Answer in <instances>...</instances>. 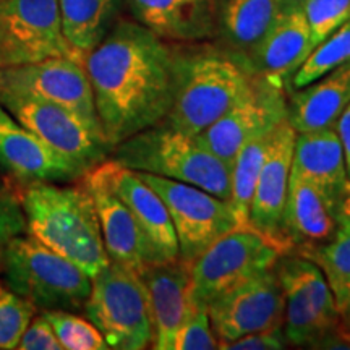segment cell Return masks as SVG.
<instances>
[{
  "instance_id": "cell-32",
  "label": "cell",
  "mask_w": 350,
  "mask_h": 350,
  "mask_svg": "<svg viewBox=\"0 0 350 350\" xmlns=\"http://www.w3.org/2000/svg\"><path fill=\"white\" fill-rule=\"evenodd\" d=\"M304 12L312 39V51L331 33L350 21V0H308Z\"/></svg>"
},
{
  "instance_id": "cell-40",
  "label": "cell",
  "mask_w": 350,
  "mask_h": 350,
  "mask_svg": "<svg viewBox=\"0 0 350 350\" xmlns=\"http://www.w3.org/2000/svg\"><path fill=\"white\" fill-rule=\"evenodd\" d=\"M340 327H342L344 334L347 336V339L350 340V301L347 305L340 310Z\"/></svg>"
},
{
  "instance_id": "cell-3",
  "label": "cell",
  "mask_w": 350,
  "mask_h": 350,
  "mask_svg": "<svg viewBox=\"0 0 350 350\" xmlns=\"http://www.w3.org/2000/svg\"><path fill=\"white\" fill-rule=\"evenodd\" d=\"M174 75L165 122L190 137H198L253 86V75L237 57L211 49L174 55Z\"/></svg>"
},
{
  "instance_id": "cell-11",
  "label": "cell",
  "mask_w": 350,
  "mask_h": 350,
  "mask_svg": "<svg viewBox=\"0 0 350 350\" xmlns=\"http://www.w3.org/2000/svg\"><path fill=\"white\" fill-rule=\"evenodd\" d=\"M0 104L57 152L88 172L106 161L111 144L68 109L36 96L0 91Z\"/></svg>"
},
{
  "instance_id": "cell-15",
  "label": "cell",
  "mask_w": 350,
  "mask_h": 350,
  "mask_svg": "<svg viewBox=\"0 0 350 350\" xmlns=\"http://www.w3.org/2000/svg\"><path fill=\"white\" fill-rule=\"evenodd\" d=\"M297 131L287 120L275 125L269 152L258 175L252 196L248 227L278 247L281 255L292 252L284 226Z\"/></svg>"
},
{
  "instance_id": "cell-20",
  "label": "cell",
  "mask_w": 350,
  "mask_h": 350,
  "mask_svg": "<svg viewBox=\"0 0 350 350\" xmlns=\"http://www.w3.org/2000/svg\"><path fill=\"white\" fill-rule=\"evenodd\" d=\"M310 52L312 39L304 12H281L268 34L240 62L252 75L282 83L288 91V81Z\"/></svg>"
},
{
  "instance_id": "cell-22",
  "label": "cell",
  "mask_w": 350,
  "mask_h": 350,
  "mask_svg": "<svg viewBox=\"0 0 350 350\" xmlns=\"http://www.w3.org/2000/svg\"><path fill=\"white\" fill-rule=\"evenodd\" d=\"M139 25L156 36L174 41H200L217 25L214 0H126Z\"/></svg>"
},
{
  "instance_id": "cell-7",
  "label": "cell",
  "mask_w": 350,
  "mask_h": 350,
  "mask_svg": "<svg viewBox=\"0 0 350 350\" xmlns=\"http://www.w3.org/2000/svg\"><path fill=\"white\" fill-rule=\"evenodd\" d=\"M284 292V334L288 344L314 347L340 326V313L325 274L308 258L288 253L274 266Z\"/></svg>"
},
{
  "instance_id": "cell-9",
  "label": "cell",
  "mask_w": 350,
  "mask_h": 350,
  "mask_svg": "<svg viewBox=\"0 0 350 350\" xmlns=\"http://www.w3.org/2000/svg\"><path fill=\"white\" fill-rule=\"evenodd\" d=\"M138 175L164 201L178 240V258L188 265L213 242L240 227L229 201L188 183L146 172Z\"/></svg>"
},
{
  "instance_id": "cell-4",
  "label": "cell",
  "mask_w": 350,
  "mask_h": 350,
  "mask_svg": "<svg viewBox=\"0 0 350 350\" xmlns=\"http://www.w3.org/2000/svg\"><path fill=\"white\" fill-rule=\"evenodd\" d=\"M112 159L126 169L195 185L230 200V169L196 137L163 120L112 148Z\"/></svg>"
},
{
  "instance_id": "cell-16",
  "label": "cell",
  "mask_w": 350,
  "mask_h": 350,
  "mask_svg": "<svg viewBox=\"0 0 350 350\" xmlns=\"http://www.w3.org/2000/svg\"><path fill=\"white\" fill-rule=\"evenodd\" d=\"M83 177V187L93 198L98 213L109 260L137 274H142L148 266L156 265L150 243L138 227L133 214L109 185L100 164L91 167Z\"/></svg>"
},
{
  "instance_id": "cell-27",
  "label": "cell",
  "mask_w": 350,
  "mask_h": 350,
  "mask_svg": "<svg viewBox=\"0 0 350 350\" xmlns=\"http://www.w3.org/2000/svg\"><path fill=\"white\" fill-rule=\"evenodd\" d=\"M279 125V124H278ZM275 129V126H274ZM274 129L253 138L239 151L230 167V206L234 209L240 227H248L252 196L255 191L258 175L261 172L271 143L274 138Z\"/></svg>"
},
{
  "instance_id": "cell-17",
  "label": "cell",
  "mask_w": 350,
  "mask_h": 350,
  "mask_svg": "<svg viewBox=\"0 0 350 350\" xmlns=\"http://www.w3.org/2000/svg\"><path fill=\"white\" fill-rule=\"evenodd\" d=\"M142 279L150 300L152 342L156 350H175L178 332L193 308L190 265L180 258L151 265Z\"/></svg>"
},
{
  "instance_id": "cell-34",
  "label": "cell",
  "mask_w": 350,
  "mask_h": 350,
  "mask_svg": "<svg viewBox=\"0 0 350 350\" xmlns=\"http://www.w3.org/2000/svg\"><path fill=\"white\" fill-rule=\"evenodd\" d=\"M26 230V217L18 201L0 187V247Z\"/></svg>"
},
{
  "instance_id": "cell-23",
  "label": "cell",
  "mask_w": 350,
  "mask_h": 350,
  "mask_svg": "<svg viewBox=\"0 0 350 350\" xmlns=\"http://www.w3.org/2000/svg\"><path fill=\"white\" fill-rule=\"evenodd\" d=\"M350 103V62L287 96V122L297 133L336 126Z\"/></svg>"
},
{
  "instance_id": "cell-18",
  "label": "cell",
  "mask_w": 350,
  "mask_h": 350,
  "mask_svg": "<svg viewBox=\"0 0 350 350\" xmlns=\"http://www.w3.org/2000/svg\"><path fill=\"white\" fill-rule=\"evenodd\" d=\"M0 165L23 182H65L86 172L36 133L21 125L0 104Z\"/></svg>"
},
{
  "instance_id": "cell-2",
  "label": "cell",
  "mask_w": 350,
  "mask_h": 350,
  "mask_svg": "<svg viewBox=\"0 0 350 350\" xmlns=\"http://www.w3.org/2000/svg\"><path fill=\"white\" fill-rule=\"evenodd\" d=\"M21 208L29 235L75 262L90 278L109 265L98 213L85 187L31 183Z\"/></svg>"
},
{
  "instance_id": "cell-14",
  "label": "cell",
  "mask_w": 350,
  "mask_h": 350,
  "mask_svg": "<svg viewBox=\"0 0 350 350\" xmlns=\"http://www.w3.org/2000/svg\"><path fill=\"white\" fill-rule=\"evenodd\" d=\"M208 313L219 349L252 332L281 329L284 292L274 268L217 295L208 304Z\"/></svg>"
},
{
  "instance_id": "cell-1",
  "label": "cell",
  "mask_w": 350,
  "mask_h": 350,
  "mask_svg": "<svg viewBox=\"0 0 350 350\" xmlns=\"http://www.w3.org/2000/svg\"><path fill=\"white\" fill-rule=\"evenodd\" d=\"M83 65L111 148L165 120L174 100V54L143 25H113Z\"/></svg>"
},
{
  "instance_id": "cell-28",
  "label": "cell",
  "mask_w": 350,
  "mask_h": 350,
  "mask_svg": "<svg viewBox=\"0 0 350 350\" xmlns=\"http://www.w3.org/2000/svg\"><path fill=\"white\" fill-rule=\"evenodd\" d=\"M295 255L308 258L319 266L340 312L350 301V230H338L327 242L306 247Z\"/></svg>"
},
{
  "instance_id": "cell-30",
  "label": "cell",
  "mask_w": 350,
  "mask_h": 350,
  "mask_svg": "<svg viewBox=\"0 0 350 350\" xmlns=\"http://www.w3.org/2000/svg\"><path fill=\"white\" fill-rule=\"evenodd\" d=\"M57 339L65 350H106L109 345L90 319L67 310H44Z\"/></svg>"
},
{
  "instance_id": "cell-26",
  "label": "cell",
  "mask_w": 350,
  "mask_h": 350,
  "mask_svg": "<svg viewBox=\"0 0 350 350\" xmlns=\"http://www.w3.org/2000/svg\"><path fill=\"white\" fill-rule=\"evenodd\" d=\"M119 7L120 0H59L64 36L80 62L113 28Z\"/></svg>"
},
{
  "instance_id": "cell-25",
  "label": "cell",
  "mask_w": 350,
  "mask_h": 350,
  "mask_svg": "<svg viewBox=\"0 0 350 350\" xmlns=\"http://www.w3.org/2000/svg\"><path fill=\"white\" fill-rule=\"evenodd\" d=\"M279 13L278 0H226L217 23L234 55L242 60L268 34Z\"/></svg>"
},
{
  "instance_id": "cell-10",
  "label": "cell",
  "mask_w": 350,
  "mask_h": 350,
  "mask_svg": "<svg viewBox=\"0 0 350 350\" xmlns=\"http://www.w3.org/2000/svg\"><path fill=\"white\" fill-rule=\"evenodd\" d=\"M52 57L77 59L64 36L59 0H0V67Z\"/></svg>"
},
{
  "instance_id": "cell-6",
  "label": "cell",
  "mask_w": 350,
  "mask_h": 350,
  "mask_svg": "<svg viewBox=\"0 0 350 350\" xmlns=\"http://www.w3.org/2000/svg\"><path fill=\"white\" fill-rule=\"evenodd\" d=\"M85 314L98 327L109 349L143 350L151 347L150 300L142 275L109 261L91 278Z\"/></svg>"
},
{
  "instance_id": "cell-31",
  "label": "cell",
  "mask_w": 350,
  "mask_h": 350,
  "mask_svg": "<svg viewBox=\"0 0 350 350\" xmlns=\"http://www.w3.org/2000/svg\"><path fill=\"white\" fill-rule=\"evenodd\" d=\"M36 306L10 288L0 286V350L18 347V342L31 319Z\"/></svg>"
},
{
  "instance_id": "cell-39",
  "label": "cell",
  "mask_w": 350,
  "mask_h": 350,
  "mask_svg": "<svg viewBox=\"0 0 350 350\" xmlns=\"http://www.w3.org/2000/svg\"><path fill=\"white\" fill-rule=\"evenodd\" d=\"M308 0H278L279 10L281 12H292V10H301Z\"/></svg>"
},
{
  "instance_id": "cell-13",
  "label": "cell",
  "mask_w": 350,
  "mask_h": 350,
  "mask_svg": "<svg viewBox=\"0 0 350 350\" xmlns=\"http://www.w3.org/2000/svg\"><path fill=\"white\" fill-rule=\"evenodd\" d=\"M0 91L36 96L62 106L80 117L96 133L103 135L93 88L80 60L52 57L34 64L0 67Z\"/></svg>"
},
{
  "instance_id": "cell-19",
  "label": "cell",
  "mask_w": 350,
  "mask_h": 350,
  "mask_svg": "<svg viewBox=\"0 0 350 350\" xmlns=\"http://www.w3.org/2000/svg\"><path fill=\"white\" fill-rule=\"evenodd\" d=\"M109 185L126 204L154 253L156 265L178 260V240L164 201L138 172L113 159L100 163Z\"/></svg>"
},
{
  "instance_id": "cell-35",
  "label": "cell",
  "mask_w": 350,
  "mask_h": 350,
  "mask_svg": "<svg viewBox=\"0 0 350 350\" xmlns=\"http://www.w3.org/2000/svg\"><path fill=\"white\" fill-rule=\"evenodd\" d=\"M21 350H64L57 339L51 323L44 314L34 317L21 336L18 347Z\"/></svg>"
},
{
  "instance_id": "cell-24",
  "label": "cell",
  "mask_w": 350,
  "mask_h": 350,
  "mask_svg": "<svg viewBox=\"0 0 350 350\" xmlns=\"http://www.w3.org/2000/svg\"><path fill=\"white\" fill-rule=\"evenodd\" d=\"M286 235L292 252L325 243L339 230L334 209L313 183L291 170L284 213Z\"/></svg>"
},
{
  "instance_id": "cell-29",
  "label": "cell",
  "mask_w": 350,
  "mask_h": 350,
  "mask_svg": "<svg viewBox=\"0 0 350 350\" xmlns=\"http://www.w3.org/2000/svg\"><path fill=\"white\" fill-rule=\"evenodd\" d=\"M347 62H350V21L331 33L310 52L288 81V93L310 85Z\"/></svg>"
},
{
  "instance_id": "cell-33",
  "label": "cell",
  "mask_w": 350,
  "mask_h": 350,
  "mask_svg": "<svg viewBox=\"0 0 350 350\" xmlns=\"http://www.w3.org/2000/svg\"><path fill=\"white\" fill-rule=\"evenodd\" d=\"M219 349L217 338L214 334L208 305L193 299V308L185 325L178 332L175 350H214Z\"/></svg>"
},
{
  "instance_id": "cell-37",
  "label": "cell",
  "mask_w": 350,
  "mask_h": 350,
  "mask_svg": "<svg viewBox=\"0 0 350 350\" xmlns=\"http://www.w3.org/2000/svg\"><path fill=\"white\" fill-rule=\"evenodd\" d=\"M336 131H338L340 144H342L344 157H345V167H347V175L350 182V103L344 109L340 117L336 122Z\"/></svg>"
},
{
  "instance_id": "cell-38",
  "label": "cell",
  "mask_w": 350,
  "mask_h": 350,
  "mask_svg": "<svg viewBox=\"0 0 350 350\" xmlns=\"http://www.w3.org/2000/svg\"><path fill=\"white\" fill-rule=\"evenodd\" d=\"M336 219H338L339 230H350V190L340 201L338 211H336Z\"/></svg>"
},
{
  "instance_id": "cell-5",
  "label": "cell",
  "mask_w": 350,
  "mask_h": 350,
  "mask_svg": "<svg viewBox=\"0 0 350 350\" xmlns=\"http://www.w3.org/2000/svg\"><path fill=\"white\" fill-rule=\"evenodd\" d=\"M0 275L7 288L41 310L78 312L91 294L90 275L33 235L0 247Z\"/></svg>"
},
{
  "instance_id": "cell-36",
  "label": "cell",
  "mask_w": 350,
  "mask_h": 350,
  "mask_svg": "<svg viewBox=\"0 0 350 350\" xmlns=\"http://www.w3.org/2000/svg\"><path fill=\"white\" fill-rule=\"evenodd\" d=\"M287 339L284 334L282 327L281 329L273 331H260L252 332V334L242 336V338L232 340V342L226 344L222 349L227 350H279L286 347Z\"/></svg>"
},
{
  "instance_id": "cell-8",
  "label": "cell",
  "mask_w": 350,
  "mask_h": 350,
  "mask_svg": "<svg viewBox=\"0 0 350 350\" xmlns=\"http://www.w3.org/2000/svg\"><path fill=\"white\" fill-rule=\"evenodd\" d=\"M281 256L278 247L252 227H237L190 262L191 297L208 305L237 284L274 268Z\"/></svg>"
},
{
  "instance_id": "cell-12",
  "label": "cell",
  "mask_w": 350,
  "mask_h": 350,
  "mask_svg": "<svg viewBox=\"0 0 350 350\" xmlns=\"http://www.w3.org/2000/svg\"><path fill=\"white\" fill-rule=\"evenodd\" d=\"M287 96L282 83L253 75L252 90L196 138L230 169L250 139L287 120Z\"/></svg>"
},
{
  "instance_id": "cell-21",
  "label": "cell",
  "mask_w": 350,
  "mask_h": 350,
  "mask_svg": "<svg viewBox=\"0 0 350 350\" xmlns=\"http://www.w3.org/2000/svg\"><path fill=\"white\" fill-rule=\"evenodd\" d=\"M292 172L313 183L334 213L349 193L350 182L342 144L336 126L297 133Z\"/></svg>"
}]
</instances>
